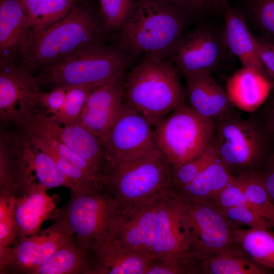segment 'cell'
<instances>
[{"instance_id": "cell-12", "label": "cell", "mask_w": 274, "mask_h": 274, "mask_svg": "<svg viewBox=\"0 0 274 274\" xmlns=\"http://www.w3.org/2000/svg\"><path fill=\"white\" fill-rule=\"evenodd\" d=\"M73 236L64 223L54 221L47 228L18 240L8 248L0 256L1 273L32 274Z\"/></svg>"}, {"instance_id": "cell-14", "label": "cell", "mask_w": 274, "mask_h": 274, "mask_svg": "<svg viewBox=\"0 0 274 274\" xmlns=\"http://www.w3.org/2000/svg\"><path fill=\"white\" fill-rule=\"evenodd\" d=\"M22 129L25 134H44L60 142L105 176L110 164L106 149L99 139L80 123L60 124L38 111Z\"/></svg>"}, {"instance_id": "cell-26", "label": "cell", "mask_w": 274, "mask_h": 274, "mask_svg": "<svg viewBox=\"0 0 274 274\" xmlns=\"http://www.w3.org/2000/svg\"><path fill=\"white\" fill-rule=\"evenodd\" d=\"M20 141L21 158L28 169L35 172L39 183L47 189L61 186L70 190L77 188L62 173L51 155L35 148L24 134Z\"/></svg>"}, {"instance_id": "cell-35", "label": "cell", "mask_w": 274, "mask_h": 274, "mask_svg": "<svg viewBox=\"0 0 274 274\" xmlns=\"http://www.w3.org/2000/svg\"><path fill=\"white\" fill-rule=\"evenodd\" d=\"M235 177L247 200L256 208L260 216L263 207L271 202L261 177L254 169L243 172Z\"/></svg>"}, {"instance_id": "cell-36", "label": "cell", "mask_w": 274, "mask_h": 274, "mask_svg": "<svg viewBox=\"0 0 274 274\" xmlns=\"http://www.w3.org/2000/svg\"><path fill=\"white\" fill-rule=\"evenodd\" d=\"M134 2V0H100L105 29L119 30L130 15Z\"/></svg>"}, {"instance_id": "cell-33", "label": "cell", "mask_w": 274, "mask_h": 274, "mask_svg": "<svg viewBox=\"0 0 274 274\" xmlns=\"http://www.w3.org/2000/svg\"><path fill=\"white\" fill-rule=\"evenodd\" d=\"M98 87L86 85L67 87L63 108L58 114L48 117L60 124L77 123L89 95Z\"/></svg>"}, {"instance_id": "cell-40", "label": "cell", "mask_w": 274, "mask_h": 274, "mask_svg": "<svg viewBox=\"0 0 274 274\" xmlns=\"http://www.w3.org/2000/svg\"><path fill=\"white\" fill-rule=\"evenodd\" d=\"M258 53L269 79L274 80V41L262 36H255Z\"/></svg>"}, {"instance_id": "cell-3", "label": "cell", "mask_w": 274, "mask_h": 274, "mask_svg": "<svg viewBox=\"0 0 274 274\" xmlns=\"http://www.w3.org/2000/svg\"><path fill=\"white\" fill-rule=\"evenodd\" d=\"M179 71L171 62L151 55L126 75L123 102L143 115L154 127L185 104L186 89Z\"/></svg>"}, {"instance_id": "cell-2", "label": "cell", "mask_w": 274, "mask_h": 274, "mask_svg": "<svg viewBox=\"0 0 274 274\" xmlns=\"http://www.w3.org/2000/svg\"><path fill=\"white\" fill-rule=\"evenodd\" d=\"M98 22L91 10L74 6L57 22L41 30H30L20 46L21 67L31 73L57 64L98 44Z\"/></svg>"}, {"instance_id": "cell-9", "label": "cell", "mask_w": 274, "mask_h": 274, "mask_svg": "<svg viewBox=\"0 0 274 274\" xmlns=\"http://www.w3.org/2000/svg\"><path fill=\"white\" fill-rule=\"evenodd\" d=\"M183 202V219L189 233L190 252L204 260L221 253L248 255L235 239V231L241 227L221 209L208 202Z\"/></svg>"}, {"instance_id": "cell-28", "label": "cell", "mask_w": 274, "mask_h": 274, "mask_svg": "<svg viewBox=\"0 0 274 274\" xmlns=\"http://www.w3.org/2000/svg\"><path fill=\"white\" fill-rule=\"evenodd\" d=\"M76 0H21L30 29L43 30L64 18Z\"/></svg>"}, {"instance_id": "cell-21", "label": "cell", "mask_w": 274, "mask_h": 274, "mask_svg": "<svg viewBox=\"0 0 274 274\" xmlns=\"http://www.w3.org/2000/svg\"><path fill=\"white\" fill-rule=\"evenodd\" d=\"M219 13L224 19L222 33L228 50L238 58L243 66L256 69L267 77L259 57L254 35L242 16L229 3L221 8Z\"/></svg>"}, {"instance_id": "cell-15", "label": "cell", "mask_w": 274, "mask_h": 274, "mask_svg": "<svg viewBox=\"0 0 274 274\" xmlns=\"http://www.w3.org/2000/svg\"><path fill=\"white\" fill-rule=\"evenodd\" d=\"M184 202L170 189L156 207V229L152 251L155 260L190 252V236L183 219Z\"/></svg>"}, {"instance_id": "cell-4", "label": "cell", "mask_w": 274, "mask_h": 274, "mask_svg": "<svg viewBox=\"0 0 274 274\" xmlns=\"http://www.w3.org/2000/svg\"><path fill=\"white\" fill-rule=\"evenodd\" d=\"M172 165L161 153L110 164L104 187L120 213L155 200L171 189Z\"/></svg>"}, {"instance_id": "cell-39", "label": "cell", "mask_w": 274, "mask_h": 274, "mask_svg": "<svg viewBox=\"0 0 274 274\" xmlns=\"http://www.w3.org/2000/svg\"><path fill=\"white\" fill-rule=\"evenodd\" d=\"M67 92V87H57L48 93H43L41 91L38 95V102L39 106L46 109L47 113L51 116L58 114L64 105Z\"/></svg>"}, {"instance_id": "cell-42", "label": "cell", "mask_w": 274, "mask_h": 274, "mask_svg": "<svg viewBox=\"0 0 274 274\" xmlns=\"http://www.w3.org/2000/svg\"><path fill=\"white\" fill-rule=\"evenodd\" d=\"M255 112L263 126L271 147L274 150V99L271 98L268 103Z\"/></svg>"}, {"instance_id": "cell-41", "label": "cell", "mask_w": 274, "mask_h": 274, "mask_svg": "<svg viewBox=\"0 0 274 274\" xmlns=\"http://www.w3.org/2000/svg\"><path fill=\"white\" fill-rule=\"evenodd\" d=\"M254 170L261 177L270 201L274 204V150H271Z\"/></svg>"}, {"instance_id": "cell-30", "label": "cell", "mask_w": 274, "mask_h": 274, "mask_svg": "<svg viewBox=\"0 0 274 274\" xmlns=\"http://www.w3.org/2000/svg\"><path fill=\"white\" fill-rule=\"evenodd\" d=\"M270 271L247 255L221 253L203 261V274H266Z\"/></svg>"}, {"instance_id": "cell-1", "label": "cell", "mask_w": 274, "mask_h": 274, "mask_svg": "<svg viewBox=\"0 0 274 274\" xmlns=\"http://www.w3.org/2000/svg\"><path fill=\"white\" fill-rule=\"evenodd\" d=\"M191 15L164 0H134L130 15L118 30V49L162 59L169 56L186 31Z\"/></svg>"}, {"instance_id": "cell-10", "label": "cell", "mask_w": 274, "mask_h": 274, "mask_svg": "<svg viewBox=\"0 0 274 274\" xmlns=\"http://www.w3.org/2000/svg\"><path fill=\"white\" fill-rule=\"evenodd\" d=\"M232 56L225 44L222 29L211 23L186 31L169 56L182 75L204 70L218 71L230 63Z\"/></svg>"}, {"instance_id": "cell-6", "label": "cell", "mask_w": 274, "mask_h": 274, "mask_svg": "<svg viewBox=\"0 0 274 274\" xmlns=\"http://www.w3.org/2000/svg\"><path fill=\"white\" fill-rule=\"evenodd\" d=\"M61 208L50 218L64 223L81 242L90 249L109 237L120 214L116 201L104 187L77 188Z\"/></svg>"}, {"instance_id": "cell-8", "label": "cell", "mask_w": 274, "mask_h": 274, "mask_svg": "<svg viewBox=\"0 0 274 274\" xmlns=\"http://www.w3.org/2000/svg\"><path fill=\"white\" fill-rule=\"evenodd\" d=\"M214 123L189 106L178 107L154 127L157 147L172 167L197 157L210 145Z\"/></svg>"}, {"instance_id": "cell-22", "label": "cell", "mask_w": 274, "mask_h": 274, "mask_svg": "<svg viewBox=\"0 0 274 274\" xmlns=\"http://www.w3.org/2000/svg\"><path fill=\"white\" fill-rule=\"evenodd\" d=\"M270 79L259 71L243 66L227 80L225 91L232 105L246 112L259 109L269 97Z\"/></svg>"}, {"instance_id": "cell-23", "label": "cell", "mask_w": 274, "mask_h": 274, "mask_svg": "<svg viewBox=\"0 0 274 274\" xmlns=\"http://www.w3.org/2000/svg\"><path fill=\"white\" fill-rule=\"evenodd\" d=\"M30 30L21 0H0V60L14 61Z\"/></svg>"}, {"instance_id": "cell-31", "label": "cell", "mask_w": 274, "mask_h": 274, "mask_svg": "<svg viewBox=\"0 0 274 274\" xmlns=\"http://www.w3.org/2000/svg\"><path fill=\"white\" fill-rule=\"evenodd\" d=\"M32 145L38 149L55 155L85 171L104 179L103 174L75 152L56 140L40 134H25Z\"/></svg>"}, {"instance_id": "cell-27", "label": "cell", "mask_w": 274, "mask_h": 274, "mask_svg": "<svg viewBox=\"0 0 274 274\" xmlns=\"http://www.w3.org/2000/svg\"><path fill=\"white\" fill-rule=\"evenodd\" d=\"M235 239L255 261L274 269V233L263 228L242 227L235 231Z\"/></svg>"}, {"instance_id": "cell-13", "label": "cell", "mask_w": 274, "mask_h": 274, "mask_svg": "<svg viewBox=\"0 0 274 274\" xmlns=\"http://www.w3.org/2000/svg\"><path fill=\"white\" fill-rule=\"evenodd\" d=\"M36 78L14 61L0 60V117L23 128L38 110Z\"/></svg>"}, {"instance_id": "cell-29", "label": "cell", "mask_w": 274, "mask_h": 274, "mask_svg": "<svg viewBox=\"0 0 274 274\" xmlns=\"http://www.w3.org/2000/svg\"><path fill=\"white\" fill-rule=\"evenodd\" d=\"M234 7L252 32L274 40V0H236Z\"/></svg>"}, {"instance_id": "cell-46", "label": "cell", "mask_w": 274, "mask_h": 274, "mask_svg": "<svg viewBox=\"0 0 274 274\" xmlns=\"http://www.w3.org/2000/svg\"><path fill=\"white\" fill-rule=\"evenodd\" d=\"M269 79L271 81L272 85L270 93L271 94L272 98L274 99V80L271 79Z\"/></svg>"}, {"instance_id": "cell-32", "label": "cell", "mask_w": 274, "mask_h": 274, "mask_svg": "<svg viewBox=\"0 0 274 274\" xmlns=\"http://www.w3.org/2000/svg\"><path fill=\"white\" fill-rule=\"evenodd\" d=\"M204 259L191 252L155 260L147 274H203Z\"/></svg>"}, {"instance_id": "cell-5", "label": "cell", "mask_w": 274, "mask_h": 274, "mask_svg": "<svg viewBox=\"0 0 274 274\" xmlns=\"http://www.w3.org/2000/svg\"><path fill=\"white\" fill-rule=\"evenodd\" d=\"M214 123L211 145L219 161L234 177L255 169L272 150L255 112L247 118L236 112Z\"/></svg>"}, {"instance_id": "cell-7", "label": "cell", "mask_w": 274, "mask_h": 274, "mask_svg": "<svg viewBox=\"0 0 274 274\" xmlns=\"http://www.w3.org/2000/svg\"><path fill=\"white\" fill-rule=\"evenodd\" d=\"M127 61L119 49L98 43L52 66L36 77L38 85L54 88L78 85L99 86L125 73Z\"/></svg>"}, {"instance_id": "cell-11", "label": "cell", "mask_w": 274, "mask_h": 274, "mask_svg": "<svg viewBox=\"0 0 274 274\" xmlns=\"http://www.w3.org/2000/svg\"><path fill=\"white\" fill-rule=\"evenodd\" d=\"M103 145L110 164L161 153L155 141L154 126L140 113L124 102Z\"/></svg>"}, {"instance_id": "cell-17", "label": "cell", "mask_w": 274, "mask_h": 274, "mask_svg": "<svg viewBox=\"0 0 274 274\" xmlns=\"http://www.w3.org/2000/svg\"><path fill=\"white\" fill-rule=\"evenodd\" d=\"M125 78L124 73L95 88L89 95L77 122L102 144L123 105Z\"/></svg>"}, {"instance_id": "cell-24", "label": "cell", "mask_w": 274, "mask_h": 274, "mask_svg": "<svg viewBox=\"0 0 274 274\" xmlns=\"http://www.w3.org/2000/svg\"><path fill=\"white\" fill-rule=\"evenodd\" d=\"M90 249L73 235L32 274H91Z\"/></svg>"}, {"instance_id": "cell-38", "label": "cell", "mask_w": 274, "mask_h": 274, "mask_svg": "<svg viewBox=\"0 0 274 274\" xmlns=\"http://www.w3.org/2000/svg\"><path fill=\"white\" fill-rule=\"evenodd\" d=\"M222 211L238 227L246 225L250 228L271 230V227L265 219L247 207L236 206Z\"/></svg>"}, {"instance_id": "cell-34", "label": "cell", "mask_w": 274, "mask_h": 274, "mask_svg": "<svg viewBox=\"0 0 274 274\" xmlns=\"http://www.w3.org/2000/svg\"><path fill=\"white\" fill-rule=\"evenodd\" d=\"M216 157L211 144L197 157L171 169V189L177 193L190 184L201 171Z\"/></svg>"}, {"instance_id": "cell-18", "label": "cell", "mask_w": 274, "mask_h": 274, "mask_svg": "<svg viewBox=\"0 0 274 274\" xmlns=\"http://www.w3.org/2000/svg\"><path fill=\"white\" fill-rule=\"evenodd\" d=\"M183 76L189 106L200 116L214 122L237 112L212 72L204 70Z\"/></svg>"}, {"instance_id": "cell-16", "label": "cell", "mask_w": 274, "mask_h": 274, "mask_svg": "<svg viewBox=\"0 0 274 274\" xmlns=\"http://www.w3.org/2000/svg\"><path fill=\"white\" fill-rule=\"evenodd\" d=\"M47 190L32 174H23L13 184L12 212L17 241L39 231L55 210Z\"/></svg>"}, {"instance_id": "cell-37", "label": "cell", "mask_w": 274, "mask_h": 274, "mask_svg": "<svg viewBox=\"0 0 274 274\" xmlns=\"http://www.w3.org/2000/svg\"><path fill=\"white\" fill-rule=\"evenodd\" d=\"M208 202L222 210L236 206H246L259 215L256 208L247 200L235 177L232 182L223 189L212 201Z\"/></svg>"}, {"instance_id": "cell-25", "label": "cell", "mask_w": 274, "mask_h": 274, "mask_svg": "<svg viewBox=\"0 0 274 274\" xmlns=\"http://www.w3.org/2000/svg\"><path fill=\"white\" fill-rule=\"evenodd\" d=\"M234 179L216 156L190 184L176 193L185 202H210Z\"/></svg>"}, {"instance_id": "cell-45", "label": "cell", "mask_w": 274, "mask_h": 274, "mask_svg": "<svg viewBox=\"0 0 274 274\" xmlns=\"http://www.w3.org/2000/svg\"><path fill=\"white\" fill-rule=\"evenodd\" d=\"M213 12L219 13L221 8L229 3V0H206Z\"/></svg>"}, {"instance_id": "cell-44", "label": "cell", "mask_w": 274, "mask_h": 274, "mask_svg": "<svg viewBox=\"0 0 274 274\" xmlns=\"http://www.w3.org/2000/svg\"><path fill=\"white\" fill-rule=\"evenodd\" d=\"M261 216L265 219L271 227H274V204L270 202L261 210Z\"/></svg>"}, {"instance_id": "cell-20", "label": "cell", "mask_w": 274, "mask_h": 274, "mask_svg": "<svg viewBox=\"0 0 274 274\" xmlns=\"http://www.w3.org/2000/svg\"><path fill=\"white\" fill-rule=\"evenodd\" d=\"M90 250L91 274H147L155 261L152 256L126 248L112 236L96 243Z\"/></svg>"}, {"instance_id": "cell-43", "label": "cell", "mask_w": 274, "mask_h": 274, "mask_svg": "<svg viewBox=\"0 0 274 274\" xmlns=\"http://www.w3.org/2000/svg\"><path fill=\"white\" fill-rule=\"evenodd\" d=\"M164 1L183 9L190 14L199 15L205 12H213L206 0Z\"/></svg>"}, {"instance_id": "cell-19", "label": "cell", "mask_w": 274, "mask_h": 274, "mask_svg": "<svg viewBox=\"0 0 274 274\" xmlns=\"http://www.w3.org/2000/svg\"><path fill=\"white\" fill-rule=\"evenodd\" d=\"M158 199L120 213L110 236L131 251L152 256Z\"/></svg>"}]
</instances>
